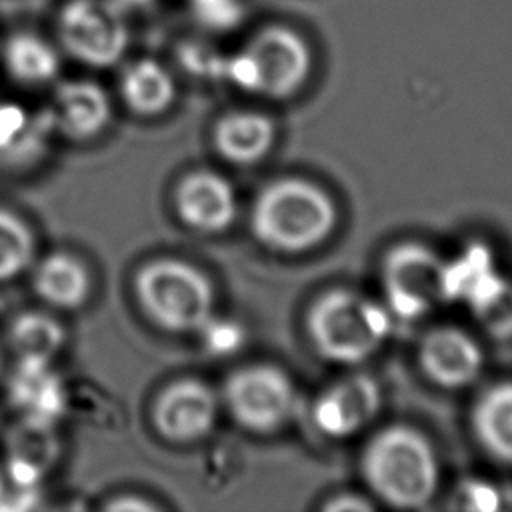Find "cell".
Listing matches in <instances>:
<instances>
[{
  "instance_id": "cell-7",
  "label": "cell",
  "mask_w": 512,
  "mask_h": 512,
  "mask_svg": "<svg viewBox=\"0 0 512 512\" xmlns=\"http://www.w3.org/2000/svg\"><path fill=\"white\" fill-rule=\"evenodd\" d=\"M58 40L82 64L108 68L122 60L130 32L108 0H68L58 12Z\"/></svg>"
},
{
  "instance_id": "cell-15",
  "label": "cell",
  "mask_w": 512,
  "mask_h": 512,
  "mask_svg": "<svg viewBox=\"0 0 512 512\" xmlns=\"http://www.w3.org/2000/svg\"><path fill=\"white\" fill-rule=\"evenodd\" d=\"M502 278L490 248L482 242L468 244L454 258H444V302H460L470 308Z\"/></svg>"
},
{
  "instance_id": "cell-16",
  "label": "cell",
  "mask_w": 512,
  "mask_h": 512,
  "mask_svg": "<svg viewBox=\"0 0 512 512\" xmlns=\"http://www.w3.org/2000/svg\"><path fill=\"white\" fill-rule=\"evenodd\" d=\"M274 122L252 110L222 116L214 128L216 150L230 162L252 164L260 160L274 142Z\"/></svg>"
},
{
  "instance_id": "cell-26",
  "label": "cell",
  "mask_w": 512,
  "mask_h": 512,
  "mask_svg": "<svg viewBox=\"0 0 512 512\" xmlns=\"http://www.w3.org/2000/svg\"><path fill=\"white\" fill-rule=\"evenodd\" d=\"M204 348L214 356H230L244 342V330L236 320L210 316L198 330Z\"/></svg>"
},
{
  "instance_id": "cell-17",
  "label": "cell",
  "mask_w": 512,
  "mask_h": 512,
  "mask_svg": "<svg viewBox=\"0 0 512 512\" xmlns=\"http://www.w3.org/2000/svg\"><path fill=\"white\" fill-rule=\"evenodd\" d=\"M472 430L480 446L512 466V382L486 388L472 408Z\"/></svg>"
},
{
  "instance_id": "cell-8",
  "label": "cell",
  "mask_w": 512,
  "mask_h": 512,
  "mask_svg": "<svg viewBox=\"0 0 512 512\" xmlns=\"http://www.w3.org/2000/svg\"><path fill=\"white\" fill-rule=\"evenodd\" d=\"M224 398L232 416L254 432L284 426L296 408V390L288 374L266 364L234 372L224 386Z\"/></svg>"
},
{
  "instance_id": "cell-23",
  "label": "cell",
  "mask_w": 512,
  "mask_h": 512,
  "mask_svg": "<svg viewBox=\"0 0 512 512\" xmlns=\"http://www.w3.org/2000/svg\"><path fill=\"white\" fill-rule=\"evenodd\" d=\"M34 256L30 228L12 212L0 208V280L20 274Z\"/></svg>"
},
{
  "instance_id": "cell-13",
  "label": "cell",
  "mask_w": 512,
  "mask_h": 512,
  "mask_svg": "<svg viewBox=\"0 0 512 512\" xmlns=\"http://www.w3.org/2000/svg\"><path fill=\"white\" fill-rule=\"evenodd\" d=\"M176 208L180 218L196 230H224L236 216L234 188L216 172H192L178 184Z\"/></svg>"
},
{
  "instance_id": "cell-28",
  "label": "cell",
  "mask_w": 512,
  "mask_h": 512,
  "mask_svg": "<svg viewBox=\"0 0 512 512\" xmlns=\"http://www.w3.org/2000/svg\"><path fill=\"white\" fill-rule=\"evenodd\" d=\"M372 508H374V504L360 494H338L324 506V510H330V512H340V510L362 512V510H372Z\"/></svg>"
},
{
  "instance_id": "cell-22",
  "label": "cell",
  "mask_w": 512,
  "mask_h": 512,
  "mask_svg": "<svg viewBox=\"0 0 512 512\" xmlns=\"http://www.w3.org/2000/svg\"><path fill=\"white\" fill-rule=\"evenodd\" d=\"M10 344L20 360L50 362L64 344V330L48 314L26 312L14 320Z\"/></svg>"
},
{
  "instance_id": "cell-2",
  "label": "cell",
  "mask_w": 512,
  "mask_h": 512,
  "mask_svg": "<svg viewBox=\"0 0 512 512\" xmlns=\"http://www.w3.org/2000/svg\"><path fill=\"white\" fill-rule=\"evenodd\" d=\"M332 196L306 178H280L258 194L252 208L256 238L278 252L298 254L320 246L336 228Z\"/></svg>"
},
{
  "instance_id": "cell-21",
  "label": "cell",
  "mask_w": 512,
  "mask_h": 512,
  "mask_svg": "<svg viewBox=\"0 0 512 512\" xmlns=\"http://www.w3.org/2000/svg\"><path fill=\"white\" fill-rule=\"evenodd\" d=\"M52 128L50 110L30 114L16 102H0V156L18 160L38 154Z\"/></svg>"
},
{
  "instance_id": "cell-5",
  "label": "cell",
  "mask_w": 512,
  "mask_h": 512,
  "mask_svg": "<svg viewBox=\"0 0 512 512\" xmlns=\"http://www.w3.org/2000/svg\"><path fill=\"white\" fill-rule=\"evenodd\" d=\"M136 294L146 314L166 330L190 332L212 316L214 292L208 278L194 266L160 258L136 276Z\"/></svg>"
},
{
  "instance_id": "cell-19",
  "label": "cell",
  "mask_w": 512,
  "mask_h": 512,
  "mask_svg": "<svg viewBox=\"0 0 512 512\" xmlns=\"http://www.w3.org/2000/svg\"><path fill=\"white\" fill-rule=\"evenodd\" d=\"M6 72L20 84L38 86L50 82L60 68L56 48L34 32H14L2 46Z\"/></svg>"
},
{
  "instance_id": "cell-18",
  "label": "cell",
  "mask_w": 512,
  "mask_h": 512,
  "mask_svg": "<svg viewBox=\"0 0 512 512\" xmlns=\"http://www.w3.org/2000/svg\"><path fill=\"white\" fill-rule=\"evenodd\" d=\"M124 102L142 116L164 112L176 94L174 78L164 64L154 58H138L126 64L120 76Z\"/></svg>"
},
{
  "instance_id": "cell-14",
  "label": "cell",
  "mask_w": 512,
  "mask_h": 512,
  "mask_svg": "<svg viewBox=\"0 0 512 512\" xmlns=\"http://www.w3.org/2000/svg\"><path fill=\"white\" fill-rule=\"evenodd\" d=\"M54 126L76 140H86L104 130L110 120V102L106 92L90 80L62 82L52 106L48 108Z\"/></svg>"
},
{
  "instance_id": "cell-25",
  "label": "cell",
  "mask_w": 512,
  "mask_h": 512,
  "mask_svg": "<svg viewBox=\"0 0 512 512\" xmlns=\"http://www.w3.org/2000/svg\"><path fill=\"white\" fill-rule=\"evenodd\" d=\"M192 16L208 30L226 32L244 18L242 0H188Z\"/></svg>"
},
{
  "instance_id": "cell-29",
  "label": "cell",
  "mask_w": 512,
  "mask_h": 512,
  "mask_svg": "<svg viewBox=\"0 0 512 512\" xmlns=\"http://www.w3.org/2000/svg\"><path fill=\"white\" fill-rule=\"evenodd\" d=\"M110 508H120V510H124V508H150V504H144L140 500H120L116 504H110Z\"/></svg>"
},
{
  "instance_id": "cell-30",
  "label": "cell",
  "mask_w": 512,
  "mask_h": 512,
  "mask_svg": "<svg viewBox=\"0 0 512 512\" xmlns=\"http://www.w3.org/2000/svg\"><path fill=\"white\" fill-rule=\"evenodd\" d=\"M4 484H6V478L2 476V472H0V492H2V488H4Z\"/></svg>"
},
{
  "instance_id": "cell-12",
  "label": "cell",
  "mask_w": 512,
  "mask_h": 512,
  "mask_svg": "<svg viewBox=\"0 0 512 512\" xmlns=\"http://www.w3.org/2000/svg\"><path fill=\"white\" fill-rule=\"evenodd\" d=\"M8 394L28 426L52 430L64 414V386L50 362L20 360L10 378Z\"/></svg>"
},
{
  "instance_id": "cell-11",
  "label": "cell",
  "mask_w": 512,
  "mask_h": 512,
  "mask_svg": "<svg viewBox=\"0 0 512 512\" xmlns=\"http://www.w3.org/2000/svg\"><path fill=\"white\" fill-rule=\"evenodd\" d=\"M216 422V396L198 380H178L162 390L154 404L158 432L176 442L196 440Z\"/></svg>"
},
{
  "instance_id": "cell-10",
  "label": "cell",
  "mask_w": 512,
  "mask_h": 512,
  "mask_svg": "<svg viewBox=\"0 0 512 512\" xmlns=\"http://www.w3.org/2000/svg\"><path fill=\"white\" fill-rule=\"evenodd\" d=\"M418 364L432 384L458 390L480 376L484 352L468 332L456 326H436L418 344Z\"/></svg>"
},
{
  "instance_id": "cell-3",
  "label": "cell",
  "mask_w": 512,
  "mask_h": 512,
  "mask_svg": "<svg viewBox=\"0 0 512 512\" xmlns=\"http://www.w3.org/2000/svg\"><path fill=\"white\" fill-rule=\"evenodd\" d=\"M394 316L378 302L352 288H334L314 300L306 316L316 352L336 364H360L376 354L392 332Z\"/></svg>"
},
{
  "instance_id": "cell-4",
  "label": "cell",
  "mask_w": 512,
  "mask_h": 512,
  "mask_svg": "<svg viewBox=\"0 0 512 512\" xmlns=\"http://www.w3.org/2000/svg\"><path fill=\"white\" fill-rule=\"evenodd\" d=\"M312 72V48L294 28L266 24L244 46L224 58L222 78L266 98L296 94Z\"/></svg>"
},
{
  "instance_id": "cell-24",
  "label": "cell",
  "mask_w": 512,
  "mask_h": 512,
  "mask_svg": "<svg viewBox=\"0 0 512 512\" xmlns=\"http://www.w3.org/2000/svg\"><path fill=\"white\" fill-rule=\"evenodd\" d=\"M484 332L498 340L512 338V280L506 276L468 308Z\"/></svg>"
},
{
  "instance_id": "cell-9",
  "label": "cell",
  "mask_w": 512,
  "mask_h": 512,
  "mask_svg": "<svg viewBox=\"0 0 512 512\" xmlns=\"http://www.w3.org/2000/svg\"><path fill=\"white\" fill-rule=\"evenodd\" d=\"M380 406L378 380L364 372H352L322 390L312 406V422L320 434L342 440L364 430L376 418Z\"/></svg>"
},
{
  "instance_id": "cell-31",
  "label": "cell",
  "mask_w": 512,
  "mask_h": 512,
  "mask_svg": "<svg viewBox=\"0 0 512 512\" xmlns=\"http://www.w3.org/2000/svg\"><path fill=\"white\" fill-rule=\"evenodd\" d=\"M0 364H2V360H0Z\"/></svg>"
},
{
  "instance_id": "cell-6",
  "label": "cell",
  "mask_w": 512,
  "mask_h": 512,
  "mask_svg": "<svg viewBox=\"0 0 512 512\" xmlns=\"http://www.w3.org/2000/svg\"><path fill=\"white\" fill-rule=\"evenodd\" d=\"M384 304L398 320H420L444 304V258L422 242H400L380 268Z\"/></svg>"
},
{
  "instance_id": "cell-1",
  "label": "cell",
  "mask_w": 512,
  "mask_h": 512,
  "mask_svg": "<svg viewBox=\"0 0 512 512\" xmlns=\"http://www.w3.org/2000/svg\"><path fill=\"white\" fill-rule=\"evenodd\" d=\"M368 488L394 508H424L440 484V462L430 440L416 428L394 424L370 438L362 452Z\"/></svg>"
},
{
  "instance_id": "cell-27",
  "label": "cell",
  "mask_w": 512,
  "mask_h": 512,
  "mask_svg": "<svg viewBox=\"0 0 512 512\" xmlns=\"http://www.w3.org/2000/svg\"><path fill=\"white\" fill-rule=\"evenodd\" d=\"M452 506L460 510H500L504 508V496L492 482L480 478H468L452 494Z\"/></svg>"
},
{
  "instance_id": "cell-20",
  "label": "cell",
  "mask_w": 512,
  "mask_h": 512,
  "mask_svg": "<svg viewBox=\"0 0 512 512\" xmlns=\"http://www.w3.org/2000/svg\"><path fill=\"white\" fill-rule=\"evenodd\" d=\"M34 288L52 306L76 308L90 292V278L74 256L56 252L46 256L36 268Z\"/></svg>"
}]
</instances>
